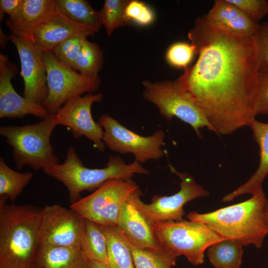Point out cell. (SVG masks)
Listing matches in <instances>:
<instances>
[{
  "label": "cell",
  "instance_id": "obj_10",
  "mask_svg": "<svg viewBox=\"0 0 268 268\" xmlns=\"http://www.w3.org/2000/svg\"><path fill=\"white\" fill-rule=\"evenodd\" d=\"M98 123L103 130V140L112 151L122 154L132 153L134 161L140 163L158 160L164 154L161 146L164 144L165 134L161 130L150 136H141L108 114L102 115Z\"/></svg>",
  "mask_w": 268,
  "mask_h": 268
},
{
  "label": "cell",
  "instance_id": "obj_27",
  "mask_svg": "<svg viewBox=\"0 0 268 268\" xmlns=\"http://www.w3.org/2000/svg\"><path fill=\"white\" fill-rule=\"evenodd\" d=\"M33 176L31 172L20 173L13 170L0 157V196L7 197L13 203Z\"/></svg>",
  "mask_w": 268,
  "mask_h": 268
},
{
  "label": "cell",
  "instance_id": "obj_30",
  "mask_svg": "<svg viewBox=\"0 0 268 268\" xmlns=\"http://www.w3.org/2000/svg\"><path fill=\"white\" fill-rule=\"evenodd\" d=\"M86 39L84 36H73L57 45L51 52L59 61L75 70L76 60Z\"/></svg>",
  "mask_w": 268,
  "mask_h": 268
},
{
  "label": "cell",
  "instance_id": "obj_14",
  "mask_svg": "<svg viewBox=\"0 0 268 268\" xmlns=\"http://www.w3.org/2000/svg\"><path fill=\"white\" fill-rule=\"evenodd\" d=\"M102 98L101 93H88L84 96L75 97L67 101L55 114L58 125L69 128L75 138L84 135L102 152L105 148L103 130L93 120L91 108L94 103L100 102Z\"/></svg>",
  "mask_w": 268,
  "mask_h": 268
},
{
  "label": "cell",
  "instance_id": "obj_16",
  "mask_svg": "<svg viewBox=\"0 0 268 268\" xmlns=\"http://www.w3.org/2000/svg\"><path fill=\"white\" fill-rule=\"evenodd\" d=\"M133 197L123 205L116 226L130 242L137 247L154 250L163 249L156 236L152 223L136 207L132 200Z\"/></svg>",
  "mask_w": 268,
  "mask_h": 268
},
{
  "label": "cell",
  "instance_id": "obj_7",
  "mask_svg": "<svg viewBox=\"0 0 268 268\" xmlns=\"http://www.w3.org/2000/svg\"><path fill=\"white\" fill-rule=\"evenodd\" d=\"M143 98L154 104L160 114L171 120L176 117L190 125L201 138L200 130L212 129L202 110L192 96L176 80L142 82Z\"/></svg>",
  "mask_w": 268,
  "mask_h": 268
},
{
  "label": "cell",
  "instance_id": "obj_17",
  "mask_svg": "<svg viewBox=\"0 0 268 268\" xmlns=\"http://www.w3.org/2000/svg\"><path fill=\"white\" fill-rule=\"evenodd\" d=\"M90 28L70 20L57 9L48 20L38 26L33 32L32 41L42 51L52 52L59 44L74 36L86 37L93 36Z\"/></svg>",
  "mask_w": 268,
  "mask_h": 268
},
{
  "label": "cell",
  "instance_id": "obj_25",
  "mask_svg": "<svg viewBox=\"0 0 268 268\" xmlns=\"http://www.w3.org/2000/svg\"><path fill=\"white\" fill-rule=\"evenodd\" d=\"M242 246L232 240L224 239L208 248V259L215 268H239L243 254Z\"/></svg>",
  "mask_w": 268,
  "mask_h": 268
},
{
  "label": "cell",
  "instance_id": "obj_32",
  "mask_svg": "<svg viewBox=\"0 0 268 268\" xmlns=\"http://www.w3.org/2000/svg\"><path fill=\"white\" fill-rule=\"evenodd\" d=\"M125 13L129 20L142 26L151 24L154 18L153 12L149 7L139 0H130Z\"/></svg>",
  "mask_w": 268,
  "mask_h": 268
},
{
  "label": "cell",
  "instance_id": "obj_4",
  "mask_svg": "<svg viewBox=\"0 0 268 268\" xmlns=\"http://www.w3.org/2000/svg\"><path fill=\"white\" fill-rule=\"evenodd\" d=\"M43 170L64 184L67 189L71 203L80 199V194L83 191L96 190L108 180L114 179L130 180L134 174L149 173L140 163L134 161L127 164L119 156H110L104 168H87L72 146L68 148L64 163L50 165Z\"/></svg>",
  "mask_w": 268,
  "mask_h": 268
},
{
  "label": "cell",
  "instance_id": "obj_37",
  "mask_svg": "<svg viewBox=\"0 0 268 268\" xmlns=\"http://www.w3.org/2000/svg\"><path fill=\"white\" fill-rule=\"evenodd\" d=\"M89 268H111L108 264L97 261H89Z\"/></svg>",
  "mask_w": 268,
  "mask_h": 268
},
{
  "label": "cell",
  "instance_id": "obj_11",
  "mask_svg": "<svg viewBox=\"0 0 268 268\" xmlns=\"http://www.w3.org/2000/svg\"><path fill=\"white\" fill-rule=\"evenodd\" d=\"M169 167L171 172L181 180L180 189L177 193L169 196L155 195L149 204L144 203L140 199L141 191L132 198L136 207L152 223L182 220L185 214L183 206L186 203L209 196V193L198 184L191 175L177 171L171 165Z\"/></svg>",
  "mask_w": 268,
  "mask_h": 268
},
{
  "label": "cell",
  "instance_id": "obj_22",
  "mask_svg": "<svg viewBox=\"0 0 268 268\" xmlns=\"http://www.w3.org/2000/svg\"><path fill=\"white\" fill-rule=\"evenodd\" d=\"M101 226L107 242L110 268H134L132 252L125 236L116 226Z\"/></svg>",
  "mask_w": 268,
  "mask_h": 268
},
{
  "label": "cell",
  "instance_id": "obj_12",
  "mask_svg": "<svg viewBox=\"0 0 268 268\" xmlns=\"http://www.w3.org/2000/svg\"><path fill=\"white\" fill-rule=\"evenodd\" d=\"M84 228L85 219L71 209L46 205L40 214L39 245L81 248Z\"/></svg>",
  "mask_w": 268,
  "mask_h": 268
},
{
  "label": "cell",
  "instance_id": "obj_13",
  "mask_svg": "<svg viewBox=\"0 0 268 268\" xmlns=\"http://www.w3.org/2000/svg\"><path fill=\"white\" fill-rule=\"evenodd\" d=\"M8 38L15 45L19 57L20 73L24 84L23 96L42 106L48 92L44 51L27 39L13 34Z\"/></svg>",
  "mask_w": 268,
  "mask_h": 268
},
{
  "label": "cell",
  "instance_id": "obj_24",
  "mask_svg": "<svg viewBox=\"0 0 268 268\" xmlns=\"http://www.w3.org/2000/svg\"><path fill=\"white\" fill-rule=\"evenodd\" d=\"M85 219V228L80 248L89 261L108 264L106 238L100 224Z\"/></svg>",
  "mask_w": 268,
  "mask_h": 268
},
{
  "label": "cell",
  "instance_id": "obj_21",
  "mask_svg": "<svg viewBox=\"0 0 268 268\" xmlns=\"http://www.w3.org/2000/svg\"><path fill=\"white\" fill-rule=\"evenodd\" d=\"M32 268H89L81 248L39 245Z\"/></svg>",
  "mask_w": 268,
  "mask_h": 268
},
{
  "label": "cell",
  "instance_id": "obj_31",
  "mask_svg": "<svg viewBox=\"0 0 268 268\" xmlns=\"http://www.w3.org/2000/svg\"><path fill=\"white\" fill-rule=\"evenodd\" d=\"M195 54V47L191 43L178 42L168 49L166 58L168 63L177 67H188Z\"/></svg>",
  "mask_w": 268,
  "mask_h": 268
},
{
  "label": "cell",
  "instance_id": "obj_3",
  "mask_svg": "<svg viewBox=\"0 0 268 268\" xmlns=\"http://www.w3.org/2000/svg\"><path fill=\"white\" fill-rule=\"evenodd\" d=\"M0 200V268H32L41 209Z\"/></svg>",
  "mask_w": 268,
  "mask_h": 268
},
{
  "label": "cell",
  "instance_id": "obj_9",
  "mask_svg": "<svg viewBox=\"0 0 268 268\" xmlns=\"http://www.w3.org/2000/svg\"><path fill=\"white\" fill-rule=\"evenodd\" d=\"M44 55L48 92L42 106L49 114H55L70 99L99 88V78L81 74L59 61L50 51L44 52Z\"/></svg>",
  "mask_w": 268,
  "mask_h": 268
},
{
  "label": "cell",
  "instance_id": "obj_18",
  "mask_svg": "<svg viewBox=\"0 0 268 268\" xmlns=\"http://www.w3.org/2000/svg\"><path fill=\"white\" fill-rule=\"evenodd\" d=\"M56 2V0H23L18 11L9 17L6 24L12 34L32 41L33 31L55 13Z\"/></svg>",
  "mask_w": 268,
  "mask_h": 268
},
{
  "label": "cell",
  "instance_id": "obj_15",
  "mask_svg": "<svg viewBox=\"0 0 268 268\" xmlns=\"http://www.w3.org/2000/svg\"><path fill=\"white\" fill-rule=\"evenodd\" d=\"M17 72L16 65L8 57L0 54V118H21L32 115L42 119L48 114L42 106L20 96L15 90L11 79Z\"/></svg>",
  "mask_w": 268,
  "mask_h": 268
},
{
  "label": "cell",
  "instance_id": "obj_19",
  "mask_svg": "<svg viewBox=\"0 0 268 268\" xmlns=\"http://www.w3.org/2000/svg\"><path fill=\"white\" fill-rule=\"evenodd\" d=\"M252 130L254 140L260 149V163L254 174L244 184L222 199L223 202L232 201L245 194L256 195L263 191V182L268 174V123L253 120L248 126Z\"/></svg>",
  "mask_w": 268,
  "mask_h": 268
},
{
  "label": "cell",
  "instance_id": "obj_20",
  "mask_svg": "<svg viewBox=\"0 0 268 268\" xmlns=\"http://www.w3.org/2000/svg\"><path fill=\"white\" fill-rule=\"evenodd\" d=\"M207 18L212 23L236 34L253 36L259 23L228 0H216Z\"/></svg>",
  "mask_w": 268,
  "mask_h": 268
},
{
  "label": "cell",
  "instance_id": "obj_34",
  "mask_svg": "<svg viewBox=\"0 0 268 268\" xmlns=\"http://www.w3.org/2000/svg\"><path fill=\"white\" fill-rule=\"evenodd\" d=\"M258 22L268 14V2L266 0H228Z\"/></svg>",
  "mask_w": 268,
  "mask_h": 268
},
{
  "label": "cell",
  "instance_id": "obj_1",
  "mask_svg": "<svg viewBox=\"0 0 268 268\" xmlns=\"http://www.w3.org/2000/svg\"><path fill=\"white\" fill-rule=\"evenodd\" d=\"M198 55L176 81L202 110L212 131L230 134L257 114L260 70L253 36L233 33L198 17L188 34Z\"/></svg>",
  "mask_w": 268,
  "mask_h": 268
},
{
  "label": "cell",
  "instance_id": "obj_29",
  "mask_svg": "<svg viewBox=\"0 0 268 268\" xmlns=\"http://www.w3.org/2000/svg\"><path fill=\"white\" fill-rule=\"evenodd\" d=\"M129 0H105L102 9L98 11L107 34L110 36L117 28L131 25L126 15V8Z\"/></svg>",
  "mask_w": 268,
  "mask_h": 268
},
{
  "label": "cell",
  "instance_id": "obj_28",
  "mask_svg": "<svg viewBox=\"0 0 268 268\" xmlns=\"http://www.w3.org/2000/svg\"><path fill=\"white\" fill-rule=\"evenodd\" d=\"M103 53L98 45L85 39L75 63V70L92 79H99L102 69Z\"/></svg>",
  "mask_w": 268,
  "mask_h": 268
},
{
  "label": "cell",
  "instance_id": "obj_26",
  "mask_svg": "<svg viewBox=\"0 0 268 268\" xmlns=\"http://www.w3.org/2000/svg\"><path fill=\"white\" fill-rule=\"evenodd\" d=\"M126 239L132 252L134 268H171L175 265L177 257L164 249L140 248Z\"/></svg>",
  "mask_w": 268,
  "mask_h": 268
},
{
  "label": "cell",
  "instance_id": "obj_6",
  "mask_svg": "<svg viewBox=\"0 0 268 268\" xmlns=\"http://www.w3.org/2000/svg\"><path fill=\"white\" fill-rule=\"evenodd\" d=\"M161 246L176 257L185 256L194 266L204 262V252L223 238L204 223L182 220L152 223Z\"/></svg>",
  "mask_w": 268,
  "mask_h": 268
},
{
  "label": "cell",
  "instance_id": "obj_35",
  "mask_svg": "<svg viewBox=\"0 0 268 268\" xmlns=\"http://www.w3.org/2000/svg\"><path fill=\"white\" fill-rule=\"evenodd\" d=\"M257 114L268 115V68L259 70L258 73Z\"/></svg>",
  "mask_w": 268,
  "mask_h": 268
},
{
  "label": "cell",
  "instance_id": "obj_5",
  "mask_svg": "<svg viewBox=\"0 0 268 268\" xmlns=\"http://www.w3.org/2000/svg\"><path fill=\"white\" fill-rule=\"evenodd\" d=\"M57 125L55 114L49 113L34 124L0 127V134L12 147L13 158L18 169L28 165L37 171L59 163L50 142Z\"/></svg>",
  "mask_w": 268,
  "mask_h": 268
},
{
  "label": "cell",
  "instance_id": "obj_33",
  "mask_svg": "<svg viewBox=\"0 0 268 268\" xmlns=\"http://www.w3.org/2000/svg\"><path fill=\"white\" fill-rule=\"evenodd\" d=\"M253 37L260 70L268 68V21L258 24Z\"/></svg>",
  "mask_w": 268,
  "mask_h": 268
},
{
  "label": "cell",
  "instance_id": "obj_23",
  "mask_svg": "<svg viewBox=\"0 0 268 268\" xmlns=\"http://www.w3.org/2000/svg\"><path fill=\"white\" fill-rule=\"evenodd\" d=\"M56 9L64 16L78 24L86 26L95 33L102 25L99 12L85 0H56Z\"/></svg>",
  "mask_w": 268,
  "mask_h": 268
},
{
  "label": "cell",
  "instance_id": "obj_36",
  "mask_svg": "<svg viewBox=\"0 0 268 268\" xmlns=\"http://www.w3.org/2000/svg\"><path fill=\"white\" fill-rule=\"evenodd\" d=\"M22 2L23 0H0V21L4 13L7 14L9 17L12 16L18 11Z\"/></svg>",
  "mask_w": 268,
  "mask_h": 268
},
{
  "label": "cell",
  "instance_id": "obj_38",
  "mask_svg": "<svg viewBox=\"0 0 268 268\" xmlns=\"http://www.w3.org/2000/svg\"><path fill=\"white\" fill-rule=\"evenodd\" d=\"M0 45L1 47H5L7 40H8V36H6L3 31L0 29Z\"/></svg>",
  "mask_w": 268,
  "mask_h": 268
},
{
  "label": "cell",
  "instance_id": "obj_2",
  "mask_svg": "<svg viewBox=\"0 0 268 268\" xmlns=\"http://www.w3.org/2000/svg\"><path fill=\"white\" fill-rule=\"evenodd\" d=\"M187 217L205 223L223 238L242 246L261 248L268 235V201L263 191L246 201L210 212H191Z\"/></svg>",
  "mask_w": 268,
  "mask_h": 268
},
{
  "label": "cell",
  "instance_id": "obj_8",
  "mask_svg": "<svg viewBox=\"0 0 268 268\" xmlns=\"http://www.w3.org/2000/svg\"><path fill=\"white\" fill-rule=\"evenodd\" d=\"M140 191L132 179H111L90 195L71 203L69 207L83 219L101 225L116 226L123 205Z\"/></svg>",
  "mask_w": 268,
  "mask_h": 268
}]
</instances>
